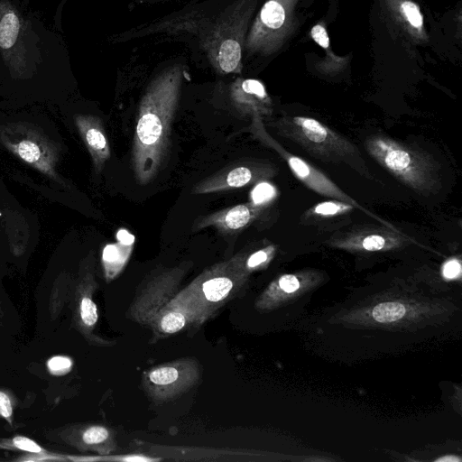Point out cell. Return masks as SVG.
<instances>
[{
    "mask_svg": "<svg viewBox=\"0 0 462 462\" xmlns=\"http://www.w3.org/2000/svg\"><path fill=\"white\" fill-rule=\"evenodd\" d=\"M245 19L242 0H207L120 37L162 34L183 42L190 38L191 48L216 73L235 75L243 69Z\"/></svg>",
    "mask_w": 462,
    "mask_h": 462,
    "instance_id": "obj_1",
    "label": "cell"
},
{
    "mask_svg": "<svg viewBox=\"0 0 462 462\" xmlns=\"http://www.w3.org/2000/svg\"><path fill=\"white\" fill-rule=\"evenodd\" d=\"M180 60L166 65L148 84L140 100L131 162L141 185L158 174L169 152L171 123L176 114L185 66Z\"/></svg>",
    "mask_w": 462,
    "mask_h": 462,
    "instance_id": "obj_2",
    "label": "cell"
},
{
    "mask_svg": "<svg viewBox=\"0 0 462 462\" xmlns=\"http://www.w3.org/2000/svg\"><path fill=\"white\" fill-rule=\"evenodd\" d=\"M365 145L374 160L414 191L428 196L441 189L440 165L427 152L382 134L370 135Z\"/></svg>",
    "mask_w": 462,
    "mask_h": 462,
    "instance_id": "obj_3",
    "label": "cell"
},
{
    "mask_svg": "<svg viewBox=\"0 0 462 462\" xmlns=\"http://www.w3.org/2000/svg\"><path fill=\"white\" fill-rule=\"evenodd\" d=\"M280 136L300 146L324 162L345 163L366 179L373 175L358 148L348 139L315 118L284 116L273 124Z\"/></svg>",
    "mask_w": 462,
    "mask_h": 462,
    "instance_id": "obj_4",
    "label": "cell"
},
{
    "mask_svg": "<svg viewBox=\"0 0 462 462\" xmlns=\"http://www.w3.org/2000/svg\"><path fill=\"white\" fill-rule=\"evenodd\" d=\"M246 276L240 266V254H236L202 272L177 294L176 300L196 311L203 323L235 297Z\"/></svg>",
    "mask_w": 462,
    "mask_h": 462,
    "instance_id": "obj_5",
    "label": "cell"
},
{
    "mask_svg": "<svg viewBox=\"0 0 462 462\" xmlns=\"http://www.w3.org/2000/svg\"><path fill=\"white\" fill-rule=\"evenodd\" d=\"M251 134L266 147L275 151L282 157L294 176L305 186L314 192L322 196L341 200L352 205L355 208L363 211L382 225H384L393 230H400L391 222L384 220L375 213H373L364 206L360 205L355 199L347 195L323 172L307 162L300 157L288 152L266 131L263 122V116L259 115L252 116L251 125L249 126Z\"/></svg>",
    "mask_w": 462,
    "mask_h": 462,
    "instance_id": "obj_6",
    "label": "cell"
},
{
    "mask_svg": "<svg viewBox=\"0 0 462 462\" xmlns=\"http://www.w3.org/2000/svg\"><path fill=\"white\" fill-rule=\"evenodd\" d=\"M199 362L191 357L180 358L152 367L143 378L147 394L155 402L171 401L196 385L200 378Z\"/></svg>",
    "mask_w": 462,
    "mask_h": 462,
    "instance_id": "obj_7",
    "label": "cell"
},
{
    "mask_svg": "<svg viewBox=\"0 0 462 462\" xmlns=\"http://www.w3.org/2000/svg\"><path fill=\"white\" fill-rule=\"evenodd\" d=\"M190 265L192 263L184 262L172 268L156 271L132 305L133 319L148 325L157 314L171 307L178 294L177 287Z\"/></svg>",
    "mask_w": 462,
    "mask_h": 462,
    "instance_id": "obj_8",
    "label": "cell"
},
{
    "mask_svg": "<svg viewBox=\"0 0 462 462\" xmlns=\"http://www.w3.org/2000/svg\"><path fill=\"white\" fill-rule=\"evenodd\" d=\"M278 169L271 162L245 160L229 164L203 179L192 189V194H210L244 188L268 180Z\"/></svg>",
    "mask_w": 462,
    "mask_h": 462,
    "instance_id": "obj_9",
    "label": "cell"
},
{
    "mask_svg": "<svg viewBox=\"0 0 462 462\" xmlns=\"http://www.w3.org/2000/svg\"><path fill=\"white\" fill-rule=\"evenodd\" d=\"M411 241V237L401 230H393L384 225H365L336 233L328 243L347 250L377 252L398 248Z\"/></svg>",
    "mask_w": 462,
    "mask_h": 462,
    "instance_id": "obj_10",
    "label": "cell"
},
{
    "mask_svg": "<svg viewBox=\"0 0 462 462\" xmlns=\"http://www.w3.org/2000/svg\"><path fill=\"white\" fill-rule=\"evenodd\" d=\"M263 210L248 201L202 216L195 221L193 227L200 230L213 226L221 235H237L256 220Z\"/></svg>",
    "mask_w": 462,
    "mask_h": 462,
    "instance_id": "obj_11",
    "label": "cell"
},
{
    "mask_svg": "<svg viewBox=\"0 0 462 462\" xmlns=\"http://www.w3.org/2000/svg\"><path fill=\"white\" fill-rule=\"evenodd\" d=\"M229 99L243 116H270L273 111L265 88L257 79L236 78L229 86Z\"/></svg>",
    "mask_w": 462,
    "mask_h": 462,
    "instance_id": "obj_12",
    "label": "cell"
},
{
    "mask_svg": "<svg viewBox=\"0 0 462 462\" xmlns=\"http://www.w3.org/2000/svg\"><path fill=\"white\" fill-rule=\"evenodd\" d=\"M79 134L88 148L97 172L110 158L111 151L101 119L92 115H79L75 117Z\"/></svg>",
    "mask_w": 462,
    "mask_h": 462,
    "instance_id": "obj_13",
    "label": "cell"
},
{
    "mask_svg": "<svg viewBox=\"0 0 462 462\" xmlns=\"http://www.w3.org/2000/svg\"><path fill=\"white\" fill-rule=\"evenodd\" d=\"M134 236L127 229L116 233V242L107 244L102 252V266L107 282L116 278L124 270L133 253Z\"/></svg>",
    "mask_w": 462,
    "mask_h": 462,
    "instance_id": "obj_14",
    "label": "cell"
},
{
    "mask_svg": "<svg viewBox=\"0 0 462 462\" xmlns=\"http://www.w3.org/2000/svg\"><path fill=\"white\" fill-rule=\"evenodd\" d=\"M191 324H202L198 313L181 303L174 302V305L157 314L148 325L156 336L165 337L178 333Z\"/></svg>",
    "mask_w": 462,
    "mask_h": 462,
    "instance_id": "obj_15",
    "label": "cell"
},
{
    "mask_svg": "<svg viewBox=\"0 0 462 462\" xmlns=\"http://www.w3.org/2000/svg\"><path fill=\"white\" fill-rule=\"evenodd\" d=\"M5 145L24 162L47 174H52L51 157L49 149L33 136L6 138Z\"/></svg>",
    "mask_w": 462,
    "mask_h": 462,
    "instance_id": "obj_16",
    "label": "cell"
},
{
    "mask_svg": "<svg viewBox=\"0 0 462 462\" xmlns=\"http://www.w3.org/2000/svg\"><path fill=\"white\" fill-rule=\"evenodd\" d=\"M354 207L346 202L332 199L319 202L310 208L303 215V220L318 222L346 215L354 210Z\"/></svg>",
    "mask_w": 462,
    "mask_h": 462,
    "instance_id": "obj_17",
    "label": "cell"
},
{
    "mask_svg": "<svg viewBox=\"0 0 462 462\" xmlns=\"http://www.w3.org/2000/svg\"><path fill=\"white\" fill-rule=\"evenodd\" d=\"M285 20V12L282 5L277 2L276 0H269L267 1L263 6L262 7L258 21L255 26L252 29L251 32H254L256 31L261 30L262 28H265L263 30H276L282 27ZM263 30L259 32L258 33L246 37L245 40L251 39Z\"/></svg>",
    "mask_w": 462,
    "mask_h": 462,
    "instance_id": "obj_18",
    "label": "cell"
},
{
    "mask_svg": "<svg viewBox=\"0 0 462 462\" xmlns=\"http://www.w3.org/2000/svg\"><path fill=\"white\" fill-rule=\"evenodd\" d=\"M83 444L94 448L103 453H109L115 449V441L111 431L100 425L89 426L81 434Z\"/></svg>",
    "mask_w": 462,
    "mask_h": 462,
    "instance_id": "obj_19",
    "label": "cell"
},
{
    "mask_svg": "<svg viewBox=\"0 0 462 462\" xmlns=\"http://www.w3.org/2000/svg\"><path fill=\"white\" fill-rule=\"evenodd\" d=\"M276 252V246L273 244L267 245L250 254L239 253L240 266L243 272L248 275L249 273L262 268L267 264L273 257Z\"/></svg>",
    "mask_w": 462,
    "mask_h": 462,
    "instance_id": "obj_20",
    "label": "cell"
},
{
    "mask_svg": "<svg viewBox=\"0 0 462 462\" xmlns=\"http://www.w3.org/2000/svg\"><path fill=\"white\" fill-rule=\"evenodd\" d=\"M405 307L398 302H384L376 305L373 310V317L378 322H393L402 318Z\"/></svg>",
    "mask_w": 462,
    "mask_h": 462,
    "instance_id": "obj_21",
    "label": "cell"
},
{
    "mask_svg": "<svg viewBox=\"0 0 462 462\" xmlns=\"http://www.w3.org/2000/svg\"><path fill=\"white\" fill-rule=\"evenodd\" d=\"M276 189L268 180L255 184L250 192L249 201L255 206L266 208L276 197Z\"/></svg>",
    "mask_w": 462,
    "mask_h": 462,
    "instance_id": "obj_22",
    "label": "cell"
},
{
    "mask_svg": "<svg viewBox=\"0 0 462 462\" xmlns=\"http://www.w3.org/2000/svg\"><path fill=\"white\" fill-rule=\"evenodd\" d=\"M79 315L81 322L86 328H92L96 325L98 319L97 309L91 295L86 294L81 298L79 302Z\"/></svg>",
    "mask_w": 462,
    "mask_h": 462,
    "instance_id": "obj_23",
    "label": "cell"
},
{
    "mask_svg": "<svg viewBox=\"0 0 462 462\" xmlns=\"http://www.w3.org/2000/svg\"><path fill=\"white\" fill-rule=\"evenodd\" d=\"M47 366L51 374L63 375L70 371L72 361L67 356H56L49 359Z\"/></svg>",
    "mask_w": 462,
    "mask_h": 462,
    "instance_id": "obj_24",
    "label": "cell"
},
{
    "mask_svg": "<svg viewBox=\"0 0 462 462\" xmlns=\"http://www.w3.org/2000/svg\"><path fill=\"white\" fill-rule=\"evenodd\" d=\"M402 10L410 22L414 27H420L422 24V16L420 13L419 7L412 2H404L402 4Z\"/></svg>",
    "mask_w": 462,
    "mask_h": 462,
    "instance_id": "obj_25",
    "label": "cell"
},
{
    "mask_svg": "<svg viewBox=\"0 0 462 462\" xmlns=\"http://www.w3.org/2000/svg\"><path fill=\"white\" fill-rule=\"evenodd\" d=\"M13 444L14 445L15 448L24 450V451H27V452H31V453H42L43 452L42 448L37 443H35L33 440H32L28 438H25V437H21V436L15 437L13 439Z\"/></svg>",
    "mask_w": 462,
    "mask_h": 462,
    "instance_id": "obj_26",
    "label": "cell"
},
{
    "mask_svg": "<svg viewBox=\"0 0 462 462\" xmlns=\"http://www.w3.org/2000/svg\"><path fill=\"white\" fill-rule=\"evenodd\" d=\"M278 285L283 291L291 293L299 289L300 281L293 274H284L278 280Z\"/></svg>",
    "mask_w": 462,
    "mask_h": 462,
    "instance_id": "obj_27",
    "label": "cell"
},
{
    "mask_svg": "<svg viewBox=\"0 0 462 462\" xmlns=\"http://www.w3.org/2000/svg\"><path fill=\"white\" fill-rule=\"evenodd\" d=\"M461 273V264L457 259H450L442 267V274L445 278L453 279Z\"/></svg>",
    "mask_w": 462,
    "mask_h": 462,
    "instance_id": "obj_28",
    "label": "cell"
},
{
    "mask_svg": "<svg viewBox=\"0 0 462 462\" xmlns=\"http://www.w3.org/2000/svg\"><path fill=\"white\" fill-rule=\"evenodd\" d=\"M311 36L314 41L321 47L328 48L329 45V39L325 28L319 24L315 25L311 29Z\"/></svg>",
    "mask_w": 462,
    "mask_h": 462,
    "instance_id": "obj_29",
    "label": "cell"
},
{
    "mask_svg": "<svg viewBox=\"0 0 462 462\" xmlns=\"http://www.w3.org/2000/svg\"><path fill=\"white\" fill-rule=\"evenodd\" d=\"M12 413L13 407L9 396L0 391V415L11 422Z\"/></svg>",
    "mask_w": 462,
    "mask_h": 462,
    "instance_id": "obj_30",
    "label": "cell"
},
{
    "mask_svg": "<svg viewBox=\"0 0 462 462\" xmlns=\"http://www.w3.org/2000/svg\"><path fill=\"white\" fill-rule=\"evenodd\" d=\"M437 461H459V458H457L456 457H445L437 459Z\"/></svg>",
    "mask_w": 462,
    "mask_h": 462,
    "instance_id": "obj_31",
    "label": "cell"
},
{
    "mask_svg": "<svg viewBox=\"0 0 462 462\" xmlns=\"http://www.w3.org/2000/svg\"><path fill=\"white\" fill-rule=\"evenodd\" d=\"M138 1H140V2H141V1H142V2H147V3H148V2H153V3H155V2H159V1H167V0H138Z\"/></svg>",
    "mask_w": 462,
    "mask_h": 462,
    "instance_id": "obj_32",
    "label": "cell"
}]
</instances>
